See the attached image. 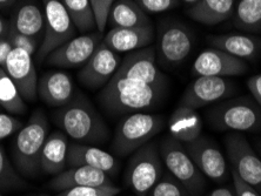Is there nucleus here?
<instances>
[{
	"label": "nucleus",
	"instance_id": "obj_13",
	"mask_svg": "<svg viewBox=\"0 0 261 196\" xmlns=\"http://www.w3.org/2000/svg\"><path fill=\"white\" fill-rule=\"evenodd\" d=\"M120 64L121 59L118 53L107 47L101 41L78 73V79L88 90H100L116 74Z\"/></svg>",
	"mask_w": 261,
	"mask_h": 196
},
{
	"label": "nucleus",
	"instance_id": "obj_28",
	"mask_svg": "<svg viewBox=\"0 0 261 196\" xmlns=\"http://www.w3.org/2000/svg\"><path fill=\"white\" fill-rule=\"evenodd\" d=\"M76 31L85 34L97 30L91 0H61Z\"/></svg>",
	"mask_w": 261,
	"mask_h": 196
},
{
	"label": "nucleus",
	"instance_id": "obj_1",
	"mask_svg": "<svg viewBox=\"0 0 261 196\" xmlns=\"http://www.w3.org/2000/svg\"><path fill=\"white\" fill-rule=\"evenodd\" d=\"M164 92L165 88L140 80L112 76L98 98L107 113L118 117L153 108L163 99Z\"/></svg>",
	"mask_w": 261,
	"mask_h": 196
},
{
	"label": "nucleus",
	"instance_id": "obj_7",
	"mask_svg": "<svg viewBox=\"0 0 261 196\" xmlns=\"http://www.w3.org/2000/svg\"><path fill=\"white\" fill-rule=\"evenodd\" d=\"M159 152L168 173L189 190L191 196L200 194L205 188V176L195 166L185 145L168 136L161 141Z\"/></svg>",
	"mask_w": 261,
	"mask_h": 196
},
{
	"label": "nucleus",
	"instance_id": "obj_35",
	"mask_svg": "<svg viewBox=\"0 0 261 196\" xmlns=\"http://www.w3.org/2000/svg\"><path fill=\"white\" fill-rule=\"evenodd\" d=\"M114 2L116 0H91L98 32L103 33V31H105L107 26V17H109L111 6Z\"/></svg>",
	"mask_w": 261,
	"mask_h": 196
},
{
	"label": "nucleus",
	"instance_id": "obj_42",
	"mask_svg": "<svg viewBox=\"0 0 261 196\" xmlns=\"http://www.w3.org/2000/svg\"><path fill=\"white\" fill-rule=\"evenodd\" d=\"M207 196H236V194L232 193L228 188L221 187V188H217V189L212 190Z\"/></svg>",
	"mask_w": 261,
	"mask_h": 196
},
{
	"label": "nucleus",
	"instance_id": "obj_33",
	"mask_svg": "<svg viewBox=\"0 0 261 196\" xmlns=\"http://www.w3.org/2000/svg\"><path fill=\"white\" fill-rule=\"evenodd\" d=\"M120 193V188L109 184L98 187H74L59 191L56 196H116Z\"/></svg>",
	"mask_w": 261,
	"mask_h": 196
},
{
	"label": "nucleus",
	"instance_id": "obj_16",
	"mask_svg": "<svg viewBox=\"0 0 261 196\" xmlns=\"http://www.w3.org/2000/svg\"><path fill=\"white\" fill-rule=\"evenodd\" d=\"M248 70L244 60L236 58L221 49L206 48L193 63L192 72L197 76H237L243 75Z\"/></svg>",
	"mask_w": 261,
	"mask_h": 196
},
{
	"label": "nucleus",
	"instance_id": "obj_10",
	"mask_svg": "<svg viewBox=\"0 0 261 196\" xmlns=\"http://www.w3.org/2000/svg\"><path fill=\"white\" fill-rule=\"evenodd\" d=\"M236 92V86L227 78L221 76H198L186 88L179 106L195 109L222 101Z\"/></svg>",
	"mask_w": 261,
	"mask_h": 196
},
{
	"label": "nucleus",
	"instance_id": "obj_17",
	"mask_svg": "<svg viewBox=\"0 0 261 196\" xmlns=\"http://www.w3.org/2000/svg\"><path fill=\"white\" fill-rule=\"evenodd\" d=\"M3 68L15 83L22 99L33 102L38 95V78L32 55L24 49L13 47Z\"/></svg>",
	"mask_w": 261,
	"mask_h": 196
},
{
	"label": "nucleus",
	"instance_id": "obj_31",
	"mask_svg": "<svg viewBox=\"0 0 261 196\" xmlns=\"http://www.w3.org/2000/svg\"><path fill=\"white\" fill-rule=\"evenodd\" d=\"M28 186L24 178L9 159L5 149L0 146V190H18Z\"/></svg>",
	"mask_w": 261,
	"mask_h": 196
},
{
	"label": "nucleus",
	"instance_id": "obj_41",
	"mask_svg": "<svg viewBox=\"0 0 261 196\" xmlns=\"http://www.w3.org/2000/svg\"><path fill=\"white\" fill-rule=\"evenodd\" d=\"M10 29H11L10 22L6 21L5 19H4L2 15H0V38L9 36Z\"/></svg>",
	"mask_w": 261,
	"mask_h": 196
},
{
	"label": "nucleus",
	"instance_id": "obj_24",
	"mask_svg": "<svg viewBox=\"0 0 261 196\" xmlns=\"http://www.w3.org/2000/svg\"><path fill=\"white\" fill-rule=\"evenodd\" d=\"M151 19L134 0H116L107 17L111 29H129L151 26Z\"/></svg>",
	"mask_w": 261,
	"mask_h": 196
},
{
	"label": "nucleus",
	"instance_id": "obj_26",
	"mask_svg": "<svg viewBox=\"0 0 261 196\" xmlns=\"http://www.w3.org/2000/svg\"><path fill=\"white\" fill-rule=\"evenodd\" d=\"M11 29L25 36L38 38L45 30L44 10L33 2H24L14 10L10 21ZM41 40V39H40Z\"/></svg>",
	"mask_w": 261,
	"mask_h": 196
},
{
	"label": "nucleus",
	"instance_id": "obj_27",
	"mask_svg": "<svg viewBox=\"0 0 261 196\" xmlns=\"http://www.w3.org/2000/svg\"><path fill=\"white\" fill-rule=\"evenodd\" d=\"M212 47L221 49L241 60L254 59L259 54L260 40L247 34H220L208 37Z\"/></svg>",
	"mask_w": 261,
	"mask_h": 196
},
{
	"label": "nucleus",
	"instance_id": "obj_9",
	"mask_svg": "<svg viewBox=\"0 0 261 196\" xmlns=\"http://www.w3.org/2000/svg\"><path fill=\"white\" fill-rule=\"evenodd\" d=\"M232 172L261 194V159L248 141L239 133H232L225 140Z\"/></svg>",
	"mask_w": 261,
	"mask_h": 196
},
{
	"label": "nucleus",
	"instance_id": "obj_15",
	"mask_svg": "<svg viewBox=\"0 0 261 196\" xmlns=\"http://www.w3.org/2000/svg\"><path fill=\"white\" fill-rule=\"evenodd\" d=\"M185 148L203 176L216 182H224L228 179L225 156L218 145L208 137L200 135L197 140L186 144Z\"/></svg>",
	"mask_w": 261,
	"mask_h": 196
},
{
	"label": "nucleus",
	"instance_id": "obj_30",
	"mask_svg": "<svg viewBox=\"0 0 261 196\" xmlns=\"http://www.w3.org/2000/svg\"><path fill=\"white\" fill-rule=\"evenodd\" d=\"M234 25L247 32H260L261 0H240L234 10Z\"/></svg>",
	"mask_w": 261,
	"mask_h": 196
},
{
	"label": "nucleus",
	"instance_id": "obj_36",
	"mask_svg": "<svg viewBox=\"0 0 261 196\" xmlns=\"http://www.w3.org/2000/svg\"><path fill=\"white\" fill-rule=\"evenodd\" d=\"M146 13H161L174 9L179 0H134Z\"/></svg>",
	"mask_w": 261,
	"mask_h": 196
},
{
	"label": "nucleus",
	"instance_id": "obj_14",
	"mask_svg": "<svg viewBox=\"0 0 261 196\" xmlns=\"http://www.w3.org/2000/svg\"><path fill=\"white\" fill-rule=\"evenodd\" d=\"M113 76L140 80L153 86L165 88L166 78L159 71L155 63V51L152 47H145L128 53L121 60L120 66Z\"/></svg>",
	"mask_w": 261,
	"mask_h": 196
},
{
	"label": "nucleus",
	"instance_id": "obj_12",
	"mask_svg": "<svg viewBox=\"0 0 261 196\" xmlns=\"http://www.w3.org/2000/svg\"><path fill=\"white\" fill-rule=\"evenodd\" d=\"M103 37L100 32H90L65 42L46 58V64L56 67L73 68L85 65Z\"/></svg>",
	"mask_w": 261,
	"mask_h": 196
},
{
	"label": "nucleus",
	"instance_id": "obj_32",
	"mask_svg": "<svg viewBox=\"0 0 261 196\" xmlns=\"http://www.w3.org/2000/svg\"><path fill=\"white\" fill-rule=\"evenodd\" d=\"M148 196H191V194L173 175L164 173L161 179L149 191Z\"/></svg>",
	"mask_w": 261,
	"mask_h": 196
},
{
	"label": "nucleus",
	"instance_id": "obj_40",
	"mask_svg": "<svg viewBox=\"0 0 261 196\" xmlns=\"http://www.w3.org/2000/svg\"><path fill=\"white\" fill-rule=\"evenodd\" d=\"M13 49V45L11 44L10 39L7 37L0 38V67L5 66L7 58L11 54Z\"/></svg>",
	"mask_w": 261,
	"mask_h": 196
},
{
	"label": "nucleus",
	"instance_id": "obj_46",
	"mask_svg": "<svg viewBox=\"0 0 261 196\" xmlns=\"http://www.w3.org/2000/svg\"><path fill=\"white\" fill-rule=\"evenodd\" d=\"M0 196H3V195H2V193H0Z\"/></svg>",
	"mask_w": 261,
	"mask_h": 196
},
{
	"label": "nucleus",
	"instance_id": "obj_38",
	"mask_svg": "<svg viewBox=\"0 0 261 196\" xmlns=\"http://www.w3.org/2000/svg\"><path fill=\"white\" fill-rule=\"evenodd\" d=\"M232 178L234 183V194H236V196H261V194L255 188L249 186L248 183L245 182L243 179H240L234 172H232Z\"/></svg>",
	"mask_w": 261,
	"mask_h": 196
},
{
	"label": "nucleus",
	"instance_id": "obj_5",
	"mask_svg": "<svg viewBox=\"0 0 261 196\" xmlns=\"http://www.w3.org/2000/svg\"><path fill=\"white\" fill-rule=\"evenodd\" d=\"M213 128L234 132H256L261 129V108L255 100L239 97L225 100L207 113Z\"/></svg>",
	"mask_w": 261,
	"mask_h": 196
},
{
	"label": "nucleus",
	"instance_id": "obj_23",
	"mask_svg": "<svg viewBox=\"0 0 261 196\" xmlns=\"http://www.w3.org/2000/svg\"><path fill=\"white\" fill-rule=\"evenodd\" d=\"M171 136L186 145L197 140L201 135L202 120L195 109L178 106L168 121Z\"/></svg>",
	"mask_w": 261,
	"mask_h": 196
},
{
	"label": "nucleus",
	"instance_id": "obj_22",
	"mask_svg": "<svg viewBox=\"0 0 261 196\" xmlns=\"http://www.w3.org/2000/svg\"><path fill=\"white\" fill-rule=\"evenodd\" d=\"M61 130H56L46 139L40 155V171L45 175L56 176L67 167L68 139Z\"/></svg>",
	"mask_w": 261,
	"mask_h": 196
},
{
	"label": "nucleus",
	"instance_id": "obj_44",
	"mask_svg": "<svg viewBox=\"0 0 261 196\" xmlns=\"http://www.w3.org/2000/svg\"><path fill=\"white\" fill-rule=\"evenodd\" d=\"M182 2H185L187 4H191V5H193V4H195L198 2V0H182Z\"/></svg>",
	"mask_w": 261,
	"mask_h": 196
},
{
	"label": "nucleus",
	"instance_id": "obj_11",
	"mask_svg": "<svg viewBox=\"0 0 261 196\" xmlns=\"http://www.w3.org/2000/svg\"><path fill=\"white\" fill-rule=\"evenodd\" d=\"M193 47L192 34L181 22L166 21L161 25L158 36V53L160 60L168 66L182 64Z\"/></svg>",
	"mask_w": 261,
	"mask_h": 196
},
{
	"label": "nucleus",
	"instance_id": "obj_43",
	"mask_svg": "<svg viewBox=\"0 0 261 196\" xmlns=\"http://www.w3.org/2000/svg\"><path fill=\"white\" fill-rule=\"evenodd\" d=\"M14 3H15V0H0V10L7 9V7L13 5Z\"/></svg>",
	"mask_w": 261,
	"mask_h": 196
},
{
	"label": "nucleus",
	"instance_id": "obj_19",
	"mask_svg": "<svg viewBox=\"0 0 261 196\" xmlns=\"http://www.w3.org/2000/svg\"><path fill=\"white\" fill-rule=\"evenodd\" d=\"M88 166L105 172L106 174H117L119 162L116 156L109 152L80 142H73L68 146L67 167Z\"/></svg>",
	"mask_w": 261,
	"mask_h": 196
},
{
	"label": "nucleus",
	"instance_id": "obj_2",
	"mask_svg": "<svg viewBox=\"0 0 261 196\" xmlns=\"http://www.w3.org/2000/svg\"><path fill=\"white\" fill-rule=\"evenodd\" d=\"M61 132L80 144H102L110 136V130L100 114L87 98L82 94L53 115Z\"/></svg>",
	"mask_w": 261,
	"mask_h": 196
},
{
	"label": "nucleus",
	"instance_id": "obj_8",
	"mask_svg": "<svg viewBox=\"0 0 261 196\" xmlns=\"http://www.w3.org/2000/svg\"><path fill=\"white\" fill-rule=\"evenodd\" d=\"M45 30L43 41L36 54L38 63H44L51 53L76 37V29L61 0H43Z\"/></svg>",
	"mask_w": 261,
	"mask_h": 196
},
{
	"label": "nucleus",
	"instance_id": "obj_3",
	"mask_svg": "<svg viewBox=\"0 0 261 196\" xmlns=\"http://www.w3.org/2000/svg\"><path fill=\"white\" fill-rule=\"evenodd\" d=\"M49 125L45 113L38 109L19 130L13 141L14 167L22 178L34 179L40 174V155L48 136Z\"/></svg>",
	"mask_w": 261,
	"mask_h": 196
},
{
	"label": "nucleus",
	"instance_id": "obj_21",
	"mask_svg": "<svg viewBox=\"0 0 261 196\" xmlns=\"http://www.w3.org/2000/svg\"><path fill=\"white\" fill-rule=\"evenodd\" d=\"M154 40L153 26L129 29H111L103 37L102 42L116 53L133 52L145 48Z\"/></svg>",
	"mask_w": 261,
	"mask_h": 196
},
{
	"label": "nucleus",
	"instance_id": "obj_34",
	"mask_svg": "<svg viewBox=\"0 0 261 196\" xmlns=\"http://www.w3.org/2000/svg\"><path fill=\"white\" fill-rule=\"evenodd\" d=\"M7 38L10 39L11 44L13 45V47L24 49V51L29 52L32 57L36 55L38 51H39L41 40L38 39V38L25 36V34L19 33L12 29H10Z\"/></svg>",
	"mask_w": 261,
	"mask_h": 196
},
{
	"label": "nucleus",
	"instance_id": "obj_39",
	"mask_svg": "<svg viewBox=\"0 0 261 196\" xmlns=\"http://www.w3.org/2000/svg\"><path fill=\"white\" fill-rule=\"evenodd\" d=\"M247 87L253 99L261 108V74L254 75L247 80Z\"/></svg>",
	"mask_w": 261,
	"mask_h": 196
},
{
	"label": "nucleus",
	"instance_id": "obj_45",
	"mask_svg": "<svg viewBox=\"0 0 261 196\" xmlns=\"http://www.w3.org/2000/svg\"><path fill=\"white\" fill-rule=\"evenodd\" d=\"M259 152H260V155H261V144L259 145Z\"/></svg>",
	"mask_w": 261,
	"mask_h": 196
},
{
	"label": "nucleus",
	"instance_id": "obj_18",
	"mask_svg": "<svg viewBox=\"0 0 261 196\" xmlns=\"http://www.w3.org/2000/svg\"><path fill=\"white\" fill-rule=\"evenodd\" d=\"M38 95L46 105L60 108L74 99L75 87L66 72L53 70L38 80Z\"/></svg>",
	"mask_w": 261,
	"mask_h": 196
},
{
	"label": "nucleus",
	"instance_id": "obj_4",
	"mask_svg": "<svg viewBox=\"0 0 261 196\" xmlns=\"http://www.w3.org/2000/svg\"><path fill=\"white\" fill-rule=\"evenodd\" d=\"M165 124L161 115L138 112L127 114L118 122L112 148L117 155L127 156L151 141Z\"/></svg>",
	"mask_w": 261,
	"mask_h": 196
},
{
	"label": "nucleus",
	"instance_id": "obj_20",
	"mask_svg": "<svg viewBox=\"0 0 261 196\" xmlns=\"http://www.w3.org/2000/svg\"><path fill=\"white\" fill-rule=\"evenodd\" d=\"M114 184L109 174L97 168L76 166L65 169L60 174L53 176L49 187L56 191L70 189L74 187H98Z\"/></svg>",
	"mask_w": 261,
	"mask_h": 196
},
{
	"label": "nucleus",
	"instance_id": "obj_25",
	"mask_svg": "<svg viewBox=\"0 0 261 196\" xmlns=\"http://www.w3.org/2000/svg\"><path fill=\"white\" fill-rule=\"evenodd\" d=\"M234 10L236 0H198L187 10V14L202 25L214 26L228 20Z\"/></svg>",
	"mask_w": 261,
	"mask_h": 196
},
{
	"label": "nucleus",
	"instance_id": "obj_37",
	"mask_svg": "<svg viewBox=\"0 0 261 196\" xmlns=\"http://www.w3.org/2000/svg\"><path fill=\"white\" fill-rule=\"evenodd\" d=\"M24 126L20 120L10 114L0 113V141L20 130Z\"/></svg>",
	"mask_w": 261,
	"mask_h": 196
},
{
	"label": "nucleus",
	"instance_id": "obj_6",
	"mask_svg": "<svg viewBox=\"0 0 261 196\" xmlns=\"http://www.w3.org/2000/svg\"><path fill=\"white\" fill-rule=\"evenodd\" d=\"M130 155L126 168V183L137 196H148L164 175L159 146H156V142H147Z\"/></svg>",
	"mask_w": 261,
	"mask_h": 196
},
{
	"label": "nucleus",
	"instance_id": "obj_29",
	"mask_svg": "<svg viewBox=\"0 0 261 196\" xmlns=\"http://www.w3.org/2000/svg\"><path fill=\"white\" fill-rule=\"evenodd\" d=\"M0 107L6 112L17 115L25 114L28 110L25 100L3 67H0Z\"/></svg>",
	"mask_w": 261,
	"mask_h": 196
}]
</instances>
